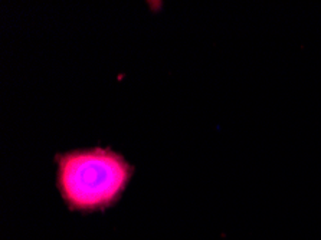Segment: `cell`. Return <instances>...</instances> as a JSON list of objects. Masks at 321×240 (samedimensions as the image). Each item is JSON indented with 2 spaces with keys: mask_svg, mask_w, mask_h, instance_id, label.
<instances>
[{
  "mask_svg": "<svg viewBox=\"0 0 321 240\" xmlns=\"http://www.w3.org/2000/svg\"><path fill=\"white\" fill-rule=\"evenodd\" d=\"M128 177V165L111 151L71 153L59 161L60 193L69 206L79 211L110 206L120 197Z\"/></svg>",
  "mask_w": 321,
  "mask_h": 240,
  "instance_id": "cell-1",
  "label": "cell"
}]
</instances>
